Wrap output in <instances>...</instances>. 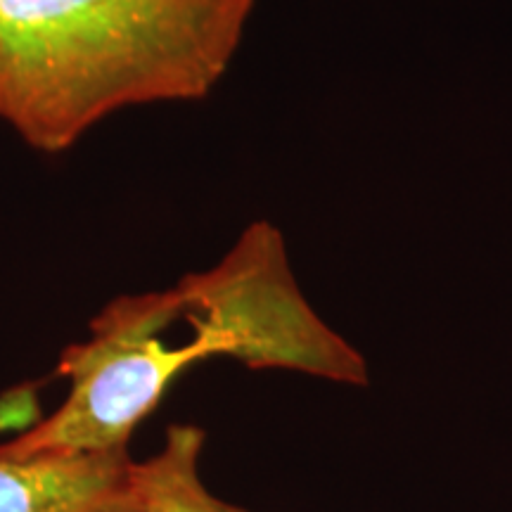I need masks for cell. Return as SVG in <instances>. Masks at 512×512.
<instances>
[{
  "label": "cell",
  "instance_id": "1",
  "mask_svg": "<svg viewBox=\"0 0 512 512\" xmlns=\"http://www.w3.org/2000/svg\"><path fill=\"white\" fill-rule=\"evenodd\" d=\"M256 0H0V121L69 150L114 112L202 100Z\"/></svg>",
  "mask_w": 512,
  "mask_h": 512
},
{
  "label": "cell",
  "instance_id": "2",
  "mask_svg": "<svg viewBox=\"0 0 512 512\" xmlns=\"http://www.w3.org/2000/svg\"><path fill=\"white\" fill-rule=\"evenodd\" d=\"M183 318L174 287L119 297L93 318L86 342L62 351L57 373L69 394L53 415L0 446V460L128 453L136 427L169 384L204 358L219 356L207 337L169 347L164 330Z\"/></svg>",
  "mask_w": 512,
  "mask_h": 512
},
{
  "label": "cell",
  "instance_id": "3",
  "mask_svg": "<svg viewBox=\"0 0 512 512\" xmlns=\"http://www.w3.org/2000/svg\"><path fill=\"white\" fill-rule=\"evenodd\" d=\"M183 318L219 356L249 368H287L366 384V361L311 309L287 261L285 240L266 221L249 226L214 268L176 287Z\"/></svg>",
  "mask_w": 512,
  "mask_h": 512
},
{
  "label": "cell",
  "instance_id": "4",
  "mask_svg": "<svg viewBox=\"0 0 512 512\" xmlns=\"http://www.w3.org/2000/svg\"><path fill=\"white\" fill-rule=\"evenodd\" d=\"M178 458L176 425L155 458L128 453L0 460V512H150Z\"/></svg>",
  "mask_w": 512,
  "mask_h": 512
},
{
  "label": "cell",
  "instance_id": "5",
  "mask_svg": "<svg viewBox=\"0 0 512 512\" xmlns=\"http://www.w3.org/2000/svg\"><path fill=\"white\" fill-rule=\"evenodd\" d=\"M178 458L169 484L150 512H249L216 498L202 484L197 463L204 446V432L192 425H176Z\"/></svg>",
  "mask_w": 512,
  "mask_h": 512
}]
</instances>
